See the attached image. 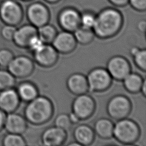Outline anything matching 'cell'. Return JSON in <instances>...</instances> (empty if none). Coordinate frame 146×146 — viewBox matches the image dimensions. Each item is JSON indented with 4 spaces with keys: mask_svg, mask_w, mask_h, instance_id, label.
<instances>
[{
    "mask_svg": "<svg viewBox=\"0 0 146 146\" xmlns=\"http://www.w3.org/2000/svg\"><path fill=\"white\" fill-rule=\"evenodd\" d=\"M113 123L109 119L100 118L94 124V131L99 137L108 139L113 137Z\"/></svg>",
    "mask_w": 146,
    "mask_h": 146,
    "instance_id": "ffe728a7",
    "label": "cell"
},
{
    "mask_svg": "<svg viewBox=\"0 0 146 146\" xmlns=\"http://www.w3.org/2000/svg\"><path fill=\"white\" fill-rule=\"evenodd\" d=\"M73 136L75 141L80 144L81 146H87L93 143L95 139V132L94 129L87 124H79L74 129Z\"/></svg>",
    "mask_w": 146,
    "mask_h": 146,
    "instance_id": "e0dca14e",
    "label": "cell"
},
{
    "mask_svg": "<svg viewBox=\"0 0 146 146\" xmlns=\"http://www.w3.org/2000/svg\"><path fill=\"white\" fill-rule=\"evenodd\" d=\"M123 24L120 13L113 9H107L95 18L92 27L95 35L100 39H107L117 34Z\"/></svg>",
    "mask_w": 146,
    "mask_h": 146,
    "instance_id": "6da1fadb",
    "label": "cell"
},
{
    "mask_svg": "<svg viewBox=\"0 0 146 146\" xmlns=\"http://www.w3.org/2000/svg\"><path fill=\"white\" fill-rule=\"evenodd\" d=\"M14 83V76L10 72L0 70V89H9Z\"/></svg>",
    "mask_w": 146,
    "mask_h": 146,
    "instance_id": "d4e9b609",
    "label": "cell"
},
{
    "mask_svg": "<svg viewBox=\"0 0 146 146\" xmlns=\"http://www.w3.org/2000/svg\"><path fill=\"white\" fill-rule=\"evenodd\" d=\"M51 44L58 53L67 54L75 50L77 42L73 33L63 30L56 34Z\"/></svg>",
    "mask_w": 146,
    "mask_h": 146,
    "instance_id": "30bf717a",
    "label": "cell"
},
{
    "mask_svg": "<svg viewBox=\"0 0 146 146\" xmlns=\"http://www.w3.org/2000/svg\"><path fill=\"white\" fill-rule=\"evenodd\" d=\"M10 72L17 78L30 76L34 70L33 61L26 56H19L12 59L8 65Z\"/></svg>",
    "mask_w": 146,
    "mask_h": 146,
    "instance_id": "9c48e42d",
    "label": "cell"
},
{
    "mask_svg": "<svg viewBox=\"0 0 146 146\" xmlns=\"http://www.w3.org/2000/svg\"><path fill=\"white\" fill-rule=\"evenodd\" d=\"M58 22L63 30L73 33L80 26V15L73 9H66L59 14Z\"/></svg>",
    "mask_w": 146,
    "mask_h": 146,
    "instance_id": "4fadbf2b",
    "label": "cell"
},
{
    "mask_svg": "<svg viewBox=\"0 0 146 146\" xmlns=\"http://www.w3.org/2000/svg\"><path fill=\"white\" fill-rule=\"evenodd\" d=\"M140 135V129L138 124L131 119L125 117L114 124L113 137L123 144H133L138 140Z\"/></svg>",
    "mask_w": 146,
    "mask_h": 146,
    "instance_id": "3957f363",
    "label": "cell"
},
{
    "mask_svg": "<svg viewBox=\"0 0 146 146\" xmlns=\"http://www.w3.org/2000/svg\"><path fill=\"white\" fill-rule=\"evenodd\" d=\"M54 124L55 126L67 131L70 129L72 123L69 118L68 115L61 113L58 115L55 119Z\"/></svg>",
    "mask_w": 146,
    "mask_h": 146,
    "instance_id": "83f0119b",
    "label": "cell"
},
{
    "mask_svg": "<svg viewBox=\"0 0 146 146\" xmlns=\"http://www.w3.org/2000/svg\"><path fill=\"white\" fill-rule=\"evenodd\" d=\"M18 95L25 102H30L38 96L36 86L31 82H26L21 83L18 88Z\"/></svg>",
    "mask_w": 146,
    "mask_h": 146,
    "instance_id": "7402d4cb",
    "label": "cell"
},
{
    "mask_svg": "<svg viewBox=\"0 0 146 146\" xmlns=\"http://www.w3.org/2000/svg\"><path fill=\"white\" fill-rule=\"evenodd\" d=\"M68 145H71V146H74V145H76V146H81V145L80 144H79L78 142L76 141H74V142H71L70 143H69L68 144Z\"/></svg>",
    "mask_w": 146,
    "mask_h": 146,
    "instance_id": "ab89813d",
    "label": "cell"
},
{
    "mask_svg": "<svg viewBox=\"0 0 146 146\" xmlns=\"http://www.w3.org/2000/svg\"><path fill=\"white\" fill-rule=\"evenodd\" d=\"M13 59L12 53L6 50L0 51V64L2 66H8Z\"/></svg>",
    "mask_w": 146,
    "mask_h": 146,
    "instance_id": "f546056e",
    "label": "cell"
},
{
    "mask_svg": "<svg viewBox=\"0 0 146 146\" xmlns=\"http://www.w3.org/2000/svg\"><path fill=\"white\" fill-rule=\"evenodd\" d=\"M146 23L144 21H142L140 22L137 25V28L141 32H144L145 30Z\"/></svg>",
    "mask_w": 146,
    "mask_h": 146,
    "instance_id": "d590c367",
    "label": "cell"
},
{
    "mask_svg": "<svg viewBox=\"0 0 146 146\" xmlns=\"http://www.w3.org/2000/svg\"><path fill=\"white\" fill-rule=\"evenodd\" d=\"M1 14L3 20L10 25L18 24L22 18L20 7L11 1H7L2 5Z\"/></svg>",
    "mask_w": 146,
    "mask_h": 146,
    "instance_id": "5bb4252c",
    "label": "cell"
},
{
    "mask_svg": "<svg viewBox=\"0 0 146 146\" xmlns=\"http://www.w3.org/2000/svg\"><path fill=\"white\" fill-rule=\"evenodd\" d=\"M43 44H44L43 41L40 39V38L37 35L34 36L31 40L30 41L28 48L31 50L33 52L39 49Z\"/></svg>",
    "mask_w": 146,
    "mask_h": 146,
    "instance_id": "4dcf8cb0",
    "label": "cell"
},
{
    "mask_svg": "<svg viewBox=\"0 0 146 146\" xmlns=\"http://www.w3.org/2000/svg\"><path fill=\"white\" fill-rule=\"evenodd\" d=\"M6 129L11 133L21 134L27 128V123L25 119L20 115L10 114L5 121Z\"/></svg>",
    "mask_w": 146,
    "mask_h": 146,
    "instance_id": "d6986e66",
    "label": "cell"
},
{
    "mask_svg": "<svg viewBox=\"0 0 146 146\" xmlns=\"http://www.w3.org/2000/svg\"><path fill=\"white\" fill-rule=\"evenodd\" d=\"M15 31H16V29L14 27L8 26L5 27L3 29L2 34L5 39L7 40H11L13 38Z\"/></svg>",
    "mask_w": 146,
    "mask_h": 146,
    "instance_id": "1f68e13d",
    "label": "cell"
},
{
    "mask_svg": "<svg viewBox=\"0 0 146 146\" xmlns=\"http://www.w3.org/2000/svg\"><path fill=\"white\" fill-rule=\"evenodd\" d=\"M139 50V48H138L137 47H136V46H134V47H132L131 50H130V54L132 56H133L138 50Z\"/></svg>",
    "mask_w": 146,
    "mask_h": 146,
    "instance_id": "74e56055",
    "label": "cell"
},
{
    "mask_svg": "<svg viewBox=\"0 0 146 146\" xmlns=\"http://www.w3.org/2000/svg\"><path fill=\"white\" fill-rule=\"evenodd\" d=\"M35 62L40 66L48 68L54 66L58 59V52L50 44H43L33 52Z\"/></svg>",
    "mask_w": 146,
    "mask_h": 146,
    "instance_id": "ba28073f",
    "label": "cell"
},
{
    "mask_svg": "<svg viewBox=\"0 0 146 146\" xmlns=\"http://www.w3.org/2000/svg\"><path fill=\"white\" fill-rule=\"evenodd\" d=\"M66 83L69 91L75 95L86 94L89 91L87 78L80 73L71 75L67 78Z\"/></svg>",
    "mask_w": 146,
    "mask_h": 146,
    "instance_id": "9a60e30c",
    "label": "cell"
},
{
    "mask_svg": "<svg viewBox=\"0 0 146 146\" xmlns=\"http://www.w3.org/2000/svg\"><path fill=\"white\" fill-rule=\"evenodd\" d=\"M95 16L92 13L86 12L80 15V26L92 29L95 22Z\"/></svg>",
    "mask_w": 146,
    "mask_h": 146,
    "instance_id": "f1b7e54d",
    "label": "cell"
},
{
    "mask_svg": "<svg viewBox=\"0 0 146 146\" xmlns=\"http://www.w3.org/2000/svg\"><path fill=\"white\" fill-rule=\"evenodd\" d=\"M3 144L6 146H25L26 142L19 134L10 133L6 136Z\"/></svg>",
    "mask_w": 146,
    "mask_h": 146,
    "instance_id": "484cf974",
    "label": "cell"
},
{
    "mask_svg": "<svg viewBox=\"0 0 146 146\" xmlns=\"http://www.w3.org/2000/svg\"><path fill=\"white\" fill-rule=\"evenodd\" d=\"M107 70L112 79L121 81L131 72V67L126 58L121 56H114L108 61Z\"/></svg>",
    "mask_w": 146,
    "mask_h": 146,
    "instance_id": "52a82bcc",
    "label": "cell"
},
{
    "mask_svg": "<svg viewBox=\"0 0 146 146\" xmlns=\"http://www.w3.org/2000/svg\"><path fill=\"white\" fill-rule=\"evenodd\" d=\"M67 139L66 131L55 125L46 128L42 133L41 142L46 146H59Z\"/></svg>",
    "mask_w": 146,
    "mask_h": 146,
    "instance_id": "8fae6325",
    "label": "cell"
},
{
    "mask_svg": "<svg viewBox=\"0 0 146 146\" xmlns=\"http://www.w3.org/2000/svg\"><path fill=\"white\" fill-rule=\"evenodd\" d=\"M144 79L139 74L130 72L123 80L125 90L130 93L135 94L140 91Z\"/></svg>",
    "mask_w": 146,
    "mask_h": 146,
    "instance_id": "44dd1931",
    "label": "cell"
},
{
    "mask_svg": "<svg viewBox=\"0 0 146 146\" xmlns=\"http://www.w3.org/2000/svg\"><path fill=\"white\" fill-rule=\"evenodd\" d=\"M46 1H48V2H56L58 0H46Z\"/></svg>",
    "mask_w": 146,
    "mask_h": 146,
    "instance_id": "60d3db41",
    "label": "cell"
},
{
    "mask_svg": "<svg viewBox=\"0 0 146 146\" xmlns=\"http://www.w3.org/2000/svg\"><path fill=\"white\" fill-rule=\"evenodd\" d=\"M3 113L2 112L0 111V128H1L3 123Z\"/></svg>",
    "mask_w": 146,
    "mask_h": 146,
    "instance_id": "f35d334b",
    "label": "cell"
},
{
    "mask_svg": "<svg viewBox=\"0 0 146 146\" xmlns=\"http://www.w3.org/2000/svg\"><path fill=\"white\" fill-rule=\"evenodd\" d=\"M27 17L33 26L39 28L48 23L50 15L44 5L39 3H35L29 7Z\"/></svg>",
    "mask_w": 146,
    "mask_h": 146,
    "instance_id": "7c38bea8",
    "label": "cell"
},
{
    "mask_svg": "<svg viewBox=\"0 0 146 146\" xmlns=\"http://www.w3.org/2000/svg\"><path fill=\"white\" fill-rule=\"evenodd\" d=\"M135 65L141 71L146 70V51L140 49L132 56Z\"/></svg>",
    "mask_w": 146,
    "mask_h": 146,
    "instance_id": "4316f807",
    "label": "cell"
},
{
    "mask_svg": "<svg viewBox=\"0 0 146 146\" xmlns=\"http://www.w3.org/2000/svg\"><path fill=\"white\" fill-rule=\"evenodd\" d=\"M140 91L141 92V93L143 94L144 96H146V81L145 79H144L141 87V90Z\"/></svg>",
    "mask_w": 146,
    "mask_h": 146,
    "instance_id": "8d00e7d4",
    "label": "cell"
},
{
    "mask_svg": "<svg viewBox=\"0 0 146 146\" xmlns=\"http://www.w3.org/2000/svg\"><path fill=\"white\" fill-rule=\"evenodd\" d=\"M111 2L117 6H123L126 4L128 0H110Z\"/></svg>",
    "mask_w": 146,
    "mask_h": 146,
    "instance_id": "e575fe53",
    "label": "cell"
},
{
    "mask_svg": "<svg viewBox=\"0 0 146 146\" xmlns=\"http://www.w3.org/2000/svg\"><path fill=\"white\" fill-rule=\"evenodd\" d=\"M38 35V29L32 25H24L16 30L13 39L16 44L21 47H28L31 39Z\"/></svg>",
    "mask_w": 146,
    "mask_h": 146,
    "instance_id": "2e32d148",
    "label": "cell"
},
{
    "mask_svg": "<svg viewBox=\"0 0 146 146\" xmlns=\"http://www.w3.org/2000/svg\"><path fill=\"white\" fill-rule=\"evenodd\" d=\"M53 114V104L50 99L44 96L38 95L29 102L25 110L26 120L31 124L36 125L47 123Z\"/></svg>",
    "mask_w": 146,
    "mask_h": 146,
    "instance_id": "7a4b0ae2",
    "label": "cell"
},
{
    "mask_svg": "<svg viewBox=\"0 0 146 146\" xmlns=\"http://www.w3.org/2000/svg\"><path fill=\"white\" fill-rule=\"evenodd\" d=\"M132 110L130 100L124 95H117L112 97L107 105L108 116L116 120L127 117Z\"/></svg>",
    "mask_w": 146,
    "mask_h": 146,
    "instance_id": "277c9868",
    "label": "cell"
},
{
    "mask_svg": "<svg viewBox=\"0 0 146 146\" xmlns=\"http://www.w3.org/2000/svg\"><path fill=\"white\" fill-rule=\"evenodd\" d=\"M56 34L57 31L55 27L47 23L38 29V36L46 44H51Z\"/></svg>",
    "mask_w": 146,
    "mask_h": 146,
    "instance_id": "cb8c5ba5",
    "label": "cell"
},
{
    "mask_svg": "<svg viewBox=\"0 0 146 146\" xmlns=\"http://www.w3.org/2000/svg\"><path fill=\"white\" fill-rule=\"evenodd\" d=\"M132 7L138 10H144L146 7V0H128Z\"/></svg>",
    "mask_w": 146,
    "mask_h": 146,
    "instance_id": "d6a6232c",
    "label": "cell"
},
{
    "mask_svg": "<svg viewBox=\"0 0 146 146\" xmlns=\"http://www.w3.org/2000/svg\"><path fill=\"white\" fill-rule=\"evenodd\" d=\"M86 78L88 90L94 92L107 90L112 83V77L107 69L102 67H97L91 70Z\"/></svg>",
    "mask_w": 146,
    "mask_h": 146,
    "instance_id": "5b68a950",
    "label": "cell"
},
{
    "mask_svg": "<svg viewBox=\"0 0 146 146\" xmlns=\"http://www.w3.org/2000/svg\"><path fill=\"white\" fill-rule=\"evenodd\" d=\"M19 98L16 91L6 89L0 94V108L7 112L14 111L19 104Z\"/></svg>",
    "mask_w": 146,
    "mask_h": 146,
    "instance_id": "ac0fdd59",
    "label": "cell"
},
{
    "mask_svg": "<svg viewBox=\"0 0 146 146\" xmlns=\"http://www.w3.org/2000/svg\"><path fill=\"white\" fill-rule=\"evenodd\" d=\"M69 118L71 121V123L72 124H76L78 123L80 120L79 119V118L78 117V116L72 112H71L69 115H68Z\"/></svg>",
    "mask_w": 146,
    "mask_h": 146,
    "instance_id": "836d02e7",
    "label": "cell"
},
{
    "mask_svg": "<svg viewBox=\"0 0 146 146\" xmlns=\"http://www.w3.org/2000/svg\"><path fill=\"white\" fill-rule=\"evenodd\" d=\"M76 96L72 102V112L80 120H86L92 115L95 110V100L87 93Z\"/></svg>",
    "mask_w": 146,
    "mask_h": 146,
    "instance_id": "8992f818",
    "label": "cell"
},
{
    "mask_svg": "<svg viewBox=\"0 0 146 146\" xmlns=\"http://www.w3.org/2000/svg\"><path fill=\"white\" fill-rule=\"evenodd\" d=\"M73 33L76 42L84 45L90 43L95 36L92 29L84 27L81 26Z\"/></svg>",
    "mask_w": 146,
    "mask_h": 146,
    "instance_id": "603a6c76",
    "label": "cell"
}]
</instances>
